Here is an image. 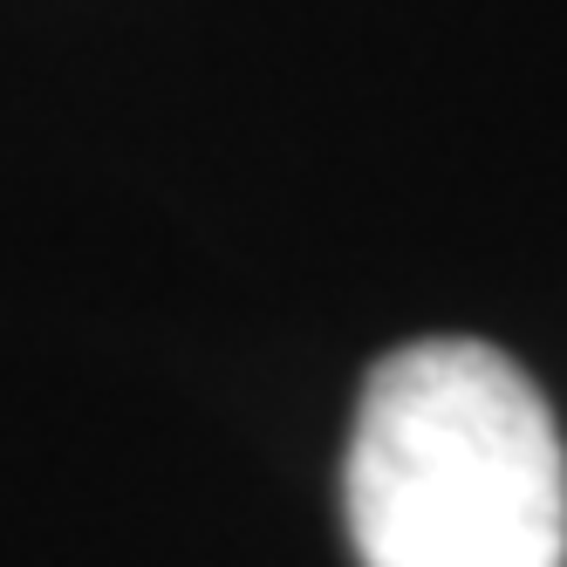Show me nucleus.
<instances>
[{"instance_id": "obj_1", "label": "nucleus", "mask_w": 567, "mask_h": 567, "mask_svg": "<svg viewBox=\"0 0 567 567\" xmlns=\"http://www.w3.org/2000/svg\"><path fill=\"white\" fill-rule=\"evenodd\" d=\"M342 513L362 567H567L547 396L493 342H403L362 383Z\"/></svg>"}]
</instances>
